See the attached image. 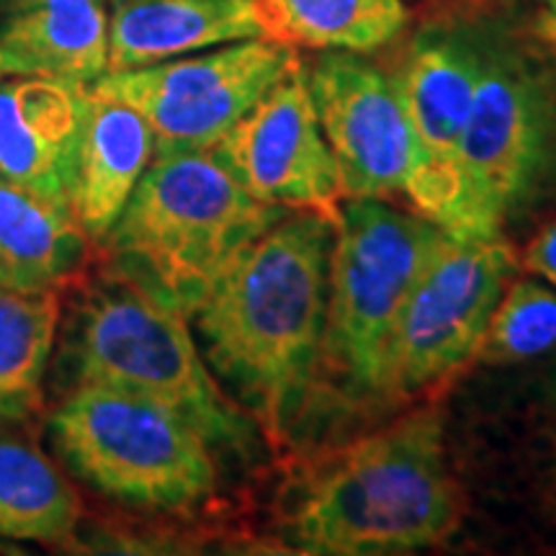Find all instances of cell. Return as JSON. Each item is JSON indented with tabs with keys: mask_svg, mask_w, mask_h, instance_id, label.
Segmentation results:
<instances>
[{
	"mask_svg": "<svg viewBox=\"0 0 556 556\" xmlns=\"http://www.w3.org/2000/svg\"><path fill=\"white\" fill-rule=\"evenodd\" d=\"M70 475L122 505L189 510L217 486L206 438L155 402L106 387H70L47 420Z\"/></svg>",
	"mask_w": 556,
	"mask_h": 556,
	"instance_id": "cell-5",
	"label": "cell"
},
{
	"mask_svg": "<svg viewBox=\"0 0 556 556\" xmlns=\"http://www.w3.org/2000/svg\"><path fill=\"white\" fill-rule=\"evenodd\" d=\"M556 157V80L513 41L479 39V73L464 129V170L492 238L536 197Z\"/></svg>",
	"mask_w": 556,
	"mask_h": 556,
	"instance_id": "cell-7",
	"label": "cell"
},
{
	"mask_svg": "<svg viewBox=\"0 0 556 556\" xmlns=\"http://www.w3.org/2000/svg\"><path fill=\"white\" fill-rule=\"evenodd\" d=\"M536 5L539 13L533 31H536V37L544 41L546 47H552L556 52V0H536Z\"/></svg>",
	"mask_w": 556,
	"mask_h": 556,
	"instance_id": "cell-23",
	"label": "cell"
},
{
	"mask_svg": "<svg viewBox=\"0 0 556 556\" xmlns=\"http://www.w3.org/2000/svg\"><path fill=\"white\" fill-rule=\"evenodd\" d=\"M250 197L336 225L340 184L299 60L242 119L206 150Z\"/></svg>",
	"mask_w": 556,
	"mask_h": 556,
	"instance_id": "cell-11",
	"label": "cell"
},
{
	"mask_svg": "<svg viewBox=\"0 0 556 556\" xmlns=\"http://www.w3.org/2000/svg\"><path fill=\"white\" fill-rule=\"evenodd\" d=\"M458 516L441 415L417 409L361 438L319 471L291 528L307 554H405L448 541Z\"/></svg>",
	"mask_w": 556,
	"mask_h": 556,
	"instance_id": "cell-2",
	"label": "cell"
},
{
	"mask_svg": "<svg viewBox=\"0 0 556 556\" xmlns=\"http://www.w3.org/2000/svg\"><path fill=\"white\" fill-rule=\"evenodd\" d=\"M5 75H9V70H5V65H3V58H0V80H3Z\"/></svg>",
	"mask_w": 556,
	"mask_h": 556,
	"instance_id": "cell-24",
	"label": "cell"
},
{
	"mask_svg": "<svg viewBox=\"0 0 556 556\" xmlns=\"http://www.w3.org/2000/svg\"><path fill=\"white\" fill-rule=\"evenodd\" d=\"M86 242L73 208L0 178V289L60 291L86 258Z\"/></svg>",
	"mask_w": 556,
	"mask_h": 556,
	"instance_id": "cell-18",
	"label": "cell"
},
{
	"mask_svg": "<svg viewBox=\"0 0 556 556\" xmlns=\"http://www.w3.org/2000/svg\"><path fill=\"white\" fill-rule=\"evenodd\" d=\"M83 96L34 75L0 80V178L70 208Z\"/></svg>",
	"mask_w": 556,
	"mask_h": 556,
	"instance_id": "cell-13",
	"label": "cell"
},
{
	"mask_svg": "<svg viewBox=\"0 0 556 556\" xmlns=\"http://www.w3.org/2000/svg\"><path fill=\"white\" fill-rule=\"evenodd\" d=\"M274 34L325 52H374L407 26L402 0H263Z\"/></svg>",
	"mask_w": 556,
	"mask_h": 556,
	"instance_id": "cell-20",
	"label": "cell"
},
{
	"mask_svg": "<svg viewBox=\"0 0 556 556\" xmlns=\"http://www.w3.org/2000/svg\"><path fill=\"white\" fill-rule=\"evenodd\" d=\"M296 62L289 41L266 37L106 73L90 93L127 103L155 135V157L217 144Z\"/></svg>",
	"mask_w": 556,
	"mask_h": 556,
	"instance_id": "cell-8",
	"label": "cell"
},
{
	"mask_svg": "<svg viewBox=\"0 0 556 556\" xmlns=\"http://www.w3.org/2000/svg\"><path fill=\"white\" fill-rule=\"evenodd\" d=\"M60 315V291L0 289V420L34 422L45 409Z\"/></svg>",
	"mask_w": 556,
	"mask_h": 556,
	"instance_id": "cell-19",
	"label": "cell"
},
{
	"mask_svg": "<svg viewBox=\"0 0 556 556\" xmlns=\"http://www.w3.org/2000/svg\"><path fill=\"white\" fill-rule=\"evenodd\" d=\"M266 37L263 0H111L109 73Z\"/></svg>",
	"mask_w": 556,
	"mask_h": 556,
	"instance_id": "cell-14",
	"label": "cell"
},
{
	"mask_svg": "<svg viewBox=\"0 0 556 556\" xmlns=\"http://www.w3.org/2000/svg\"><path fill=\"white\" fill-rule=\"evenodd\" d=\"M0 58L9 75L90 88L109 73L106 0H0Z\"/></svg>",
	"mask_w": 556,
	"mask_h": 556,
	"instance_id": "cell-15",
	"label": "cell"
},
{
	"mask_svg": "<svg viewBox=\"0 0 556 556\" xmlns=\"http://www.w3.org/2000/svg\"><path fill=\"white\" fill-rule=\"evenodd\" d=\"M287 208L242 189L208 152L160 155L109 229V270L193 317L250 242Z\"/></svg>",
	"mask_w": 556,
	"mask_h": 556,
	"instance_id": "cell-3",
	"label": "cell"
},
{
	"mask_svg": "<svg viewBox=\"0 0 556 556\" xmlns=\"http://www.w3.org/2000/svg\"><path fill=\"white\" fill-rule=\"evenodd\" d=\"M58 374L70 387H106L155 402L197 428L208 446L242 451L253 438L248 415L208 371L189 317L114 270L75 299Z\"/></svg>",
	"mask_w": 556,
	"mask_h": 556,
	"instance_id": "cell-4",
	"label": "cell"
},
{
	"mask_svg": "<svg viewBox=\"0 0 556 556\" xmlns=\"http://www.w3.org/2000/svg\"><path fill=\"white\" fill-rule=\"evenodd\" d=\"M477 73L479 37L426 29L394 75L415 139V168L405 193L422 217L454 238H492L477 217L464 170V129Z\"/></svg>",
	"mask_w": 556,
	"mask_h": 556,
	"instance_id": "cell-10",
	"label": "cell"
},
{
	"mask_svg": "<svg viewBox=\"0 0 556 556\" xmlns=\"http://www.w3.org/2000/svg\"><path fill=\"white\" fill-rule=\"evenodd\" d=\"M556 348V291L518 281L492 312L479 353L492 364L536 358Z\"/></svg>",
	"mask_w": 556,
	"mask_h": 556,
	"instance_id": "cell-21",
	"label": "cell"
},
{
	"mask_svg": "<svg viewBox=\"0 0 556 556\" xmlns=\"http://www.w3.org/2000/svg\"><path fill=\"white\" fill-rule=\"evenodd\" d=\"M307 78L340 197L384 199L407 191L415 139L397 80L358 52H325Z\"/></svg>",
	"mask_w": 556,
	"mask_h": 556,
	"instance_id": "cell-12",
	"label": "cell"
},
{
	"mask_svg": "<svg viewBox=\"0 0 556 556\" xmlns=\"http://www.w3.org/2000/svg\"><path fill=\"white\" fill-rule=\"evenodd\" d=\"M523 266L531 270V274L546 278V281L556 289V222L541 229L531 245L526 248Z\"/></svg>",
	"mask_w": 556,
	"mask_h": 556,
	"instance_id": "cell-22",
	"label": "cell"
},
{
	"mask_svg": "<svg viewBox=\"0 0 556 556\" xmlns=\"http://www.w3.org/2000/svg\"><path fill=\"white\" fill-rule=\"evenodd\" d=\"M80 497L41 451L31 422L0 420V536L37 544H73Z\"/></svg>",
	"mask_w": 556,
	"mask_h": 556,
	"instance_id": "cell-17",
	"label": "cell"
},
{
	"mask_svg": "<svg viewBox=\"0 0 556 556\" xmlns=\"http://www.w3.org/2000/svg\"><path fill=\"white\" fill-rule=\"evenodd\" d=\"M443 229L381 199H345L330 255L319 366L356 397H387L400 315Z\"/></svg>",
	"mask_w": 556,
	"mask_h": 556,
	"instance_id": "cell-6",
	"label": "cell"
},
{
	"mask_svg": "<svg viewBox=\"0 0 556 556\" xmlns=\"http://www.w3.org/2000/svg\"><path fill=\"white\" fill-rule=\"evenodd\" d=\"M518 261L503 238L443 235L402 309L389 351L387 397H407L479 356Z\"/></svg>",
	"mask_w": 556,
	"mask_h": 556,
	"instance_id": "cell-9",
	"label": "cell"
},
{
	"mask_svg": "<svg viewBox=\"0 0 556 556\" xmlns=\"http://www.w3.org/2000/svg\"><path fill=\"white\" fill-rule=\"evenodd\" d=\"M336 225L315 212L278 219L238 255L193 315L204 358L283 438L323 358Z\"/></svg>",
	"mask_w": 556,
	"mask_h": 556,
	"instance_id": "cell-1",
	"label": "cell"
},
{
	"mask_svg": "<svg viewBox=\"0 0 556 556\" xmlns=\"http://www.w3.org/2000/svg\"><path fill=\"white\" fill-rule=\"evenodd\" d=\"M155 155L150 124L127 103L86 88L70 208L90 240H103Z\"/></svg>",
	"mask_w": 556,
	"mask_h": 556,
	"instance_id": "cell-16",
	"label": "cell"
}]
</instances>
